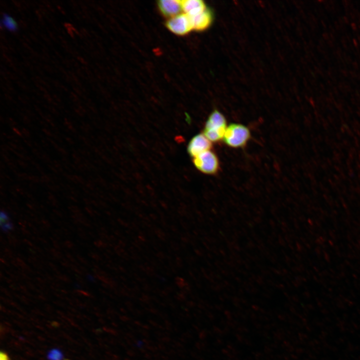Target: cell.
<instances>
[{"mask_svg":"<svg viewBox=\"0 0 360 360\" xmlns=\"http://www.w3.org/2000/svg\"><path fill=\"white\" fill-rule=\"evenodd\" d=\"M226 128L225 117L215 110L209 116L203 134L211 142H218L223 140Z\"/></svg>","mask_w":360,"mask_h":360,"instance_id":"1","label":"cell"},{"mask_svg":"<svg viewBox=\"0 0 360 360\" xmlns=\"http://www.w3.org/2000/svg\"><path fill=\"white\" fill-rule=\"evenodd\" d=\"M250 138V132L246 126L231 124L227 126L223 140L228 146L239 148L244 146Z\"/></svg>","mask_w":360,"mask_h":360,"instance_id":"2","label":"cell"},{"mask_svg":"<svg viewBox=\"0 0 360 360\" xmlns=\"http://www.w3.org/2000/svg\"><path fill=\"white\" fill-rule=\"evenodd\" d=\"M158 8L161 14L170 18L182 13V0H162L158 2Z\"/></svg>","mask_w":360,"mask_h":360,"instance_id":"6","label":"cell"},{"mask_svg":"<svg viewBox=\"0 0 360 360\" xmlns=\"http://www.w3.org/2000/svg\"><path fill=\"white\" fill-rule=\"evenodd\" d=\"M0 26L10 32H16L18 30V24L16 20L10 14L4 13L2 15Z\"/></svg>","mask_w":360,"mask_h":360,"instance_id":"9","label":"cell"},{"mask_svg":"<svg viewBox=\"0 0 360 360\" xmlns=\"http://www.w3.org/2000/svg\"><path fill=\"white\" fill-rule=\"evenodd\" d=\"M212 147V142L204 134H200L190 140L188 150V154L194 158L202 152L210 150Z\"/></svg>","mask_w":360,"mask_h":360,"instance_id":"5","label":"cell"},{"mask_svg":"<svg viewBox=\"0 0 360 360\" xmlns=\"http://www.w3.org/2000/svg\"><path fill=\"white\" fill-rule=\"evenodd\" d=\"M190 17L192 29L197 31L207 28L211 24L212 20V12L208 8L203 12Z\"/></svg>","mask_w":360,"mask_h":360,"instance_id":"7","label":"cell"},{"mask_svg":"<svg viewBox=\"0 0 360 360\" xmlns=\"http://www.w3.org/2000/svg\"><path fill=\"white\" fill-rule=\"evenodd\" d=\"M0 360H10L8 356V354L4 352H1L0 353Z\"/></svg>","mask_w":360,"mask_h":360,"instance_id":"11","label":"cell"},{"mask_svg":"<svg viewBox=\"0 0 360 360\" xmlns=\"http://www.w3.org/2000/svg\"><path fill=\"white\" fill-rule=\"evenodd\" d=\"M166 25L170 32L179 36L185 35L193 30L190 17L184 12L168 18Z\"/></svg>","mask_w":360,"mask_h":360,"instance_id":"4","label":"cell"},{"mask_svg":"<svg viewBox=\"0 0 360 360\" xmlns=\"http://www.w3.org/2000/svg\"><path fill=\"white\" fill-rule=\"evenodd\" d=\"M50 356H50L52 357V358H54V359H56H56H57L58 358H60V354L59 353H58L57 352H52Z\"/></svg>","mask_w":360,"mask_h":360,"instance_id":"12","label":"cell"},{"mask_svg":"<svg viewBox=\"0 0 360 360\" xmlns=\"http://www.w3.org/2000/svg\"><path fill=\"white\" fill-rule=\"evenodd\" d=\"M0 225L2 230L5 232L12 230L14 228L10 217L4 211L0 212Z\"/></svg>","mask_w":360,"mask_h":360,"instance_id":"10","label":"cell"},{"mask_svg":"<svg viewBox=\"0 0 360 360\" xmlns=\"http://www.w3.org/2000/svg\"><path fill=\"white\" fill-rule=\"evenodd\" d=\"M182 6L184 13L190 16L197 15L207 8L204 2L200 0H182Z\"/></svg>","mask_w":360,"mask_h":360,"instance_id":"8","label":"cell"},{"mask_svg":"<svg viewBox=\"0 0 360 360\" xmlns=\"http://www.w3.org/2000/svg\"><path fill=\"white\" fill-rule=\"evenodd\" d=\"M194 163L200 172L208 174H214L220 169L218 157L211 150L202 152L194 158Z\"/></svg>","mask_w":360,"mask_h":360,"instance_id":"3","label":"cell"}]
</instances>
